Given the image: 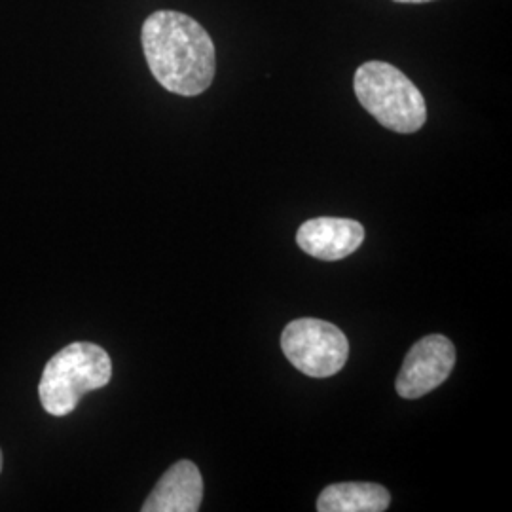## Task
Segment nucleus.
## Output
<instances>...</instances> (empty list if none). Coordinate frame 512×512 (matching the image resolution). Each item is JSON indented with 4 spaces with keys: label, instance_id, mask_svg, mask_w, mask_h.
Masks as SVG:
<instances>
[{
    "label": "nucleus",
    "instance_id": "obj_1",
    "mask_svg": "<svg viewBox=\"0 0 512 512\" xmlns=\"http://www.w3.org/2000/svg\"><path fill=\"white\" fill-rule=\"evenodd\" d=\"M141 42L150 73L167 92L196 97L213 84L217 50L196 19L173 10L154 12L143 23Z\"/></svg>",
    "mask_w": 512,
    "mask_h": 512
},
{
    "label": "nucleus",
    "instance_id": "obj_2",
    "mask_svg": "<svg viewBox=\"0 0 512 512\" xmlns=\"http://www.w3.org/2000/svg\"><path fill=\"white\" fill-rule=\"evenodd\" d=\"M112 378L109 353L92 342H74L61 349L44 366L38 397L50 416H69L82 397L101 389Z\"/></svg>",
    "mask_w": 512,
    "mask_h": 512
},
{
    "label": "nucleus",
    "instance_id": "obj_3",
    "mask_svg": "<svg viewBox=\"0 0 512 512\" xmlns=\"http://www.w3.org/2000/svg\"><path fill=\"white\" fill-rule=\"evenodd\" d=\"M353 90L380 126L404 135L425 126L427 103L418 86L395 65L366 61L355 71Z\"/></svg>",
    "mask_w": 512,
    "mask_h": 512
},
{
    "label": "nucleus",
    "instance_id": "obj_4",
    "mask_svg": "<svg viewBox=\"0 0 512 512\" xmlns=\"http://www.w3.org/2000/svg\"><path fill=\"white\" fill-rule=\"evenodd\" d=\"M281 349L289 363L310 378L338 374L349 357L346 334L321 319H296L281 334Z\"/></svg>",
    "mask_w": 512,
    "mask_h": 512
},
{
    "label": "nucleus",
    "instance_id": "obj_5",
    "mask_svg": "<svg viewBox=\"0 0 512 512\" xmlns=\"http://www.w3.org/2000/svg\"><path fill=\"white\" fill-rule=\"evenodd\" d=\"M454 366V344L442 334L425 336L408 351L403 368L397 376L395 389L403 399H420L433 389H437L440 384H444L452 374Z\"/></svg>",
    "mask_w": 512,
    "mask_h": 512
},
{
    "label": "nucleus",
    "instance_id": "obj_6",
    "mask_svg": "<svg viewBox=\"0 0 512 512\" xmlns=\"http://www.w3.org/2000/svg\"><path fill=\"white\" fill-rule=\"evenodd\" d=\"M365 241V228L351 219L319 217L304 222L296 232L298 247L319 260L334 262L353 255Z\"/></svg>",
    "mask_w": 512,
    "mask_h": 512
},
{
    "label": "nucleus",
    "instance_id": "obj_7",
    "mask_svg": "<svg viewBox=\"0 0 512 512\" xmlns=\"http://www.w3.org/2000/svg\"><path fill=\"white\" fill-rule=\"evenodd\" d=\"M203 499V478L200 469L188 461H177L165 473L152 494L148 495L143 512H196Z\"/></svg>",
    "mask_w": 512,
    "mask_h": 512
},
{
    "label": "nucleus",
    "instance_id": "obj_8",
    "mask_svg": "<svg viewBox=\"0 0 512 512\" xmlns=\"http://www.w3.org/2000/svg\"><path fill=\"white\" fill-rule=\"evenodd\" d=\"M391 495L374 482H338L327 486L319 499V512H384L389 509Z\"/></svg>",
    "mask_w": 512,
    "mask_h": 512
},
{
    "label": "nucleus",
    "instance_id": "obj_9",
    "mask_svg": "<svg viewBox=\"0 0 512 512\" xmlns=\"http://www.w3.org/2000/svg\"><path fill=\"white\" fill-rule=\"evenodd\" d=\"M399 4H427V2H435V0H393Z\"/></svg>",
    "mask_w": 512,
    "mask_h": 512
},
{
    "label": "nucleus",
    "instance_id": "obj_10",
    "mask_svg": "<svg viewBox=\"0 0 512 512\" xmlns=\"http://www.w3.org/2000/svg\"><path fill=\"white\" fill-rule=\"evenodd\" d=\"M0 473H2V452H0Z\"/></svg>",
    "mask_w": 512,
    "mask_h": 512
}]
</instances>
